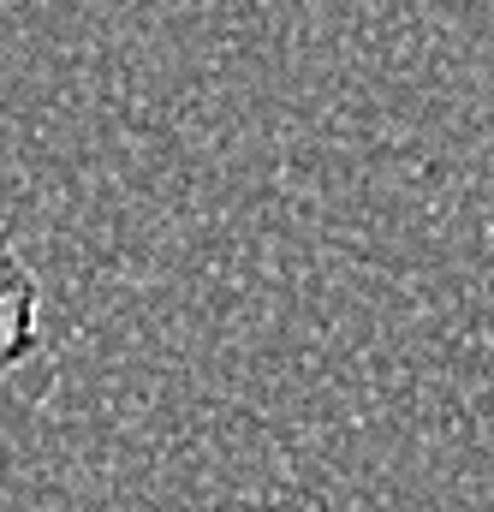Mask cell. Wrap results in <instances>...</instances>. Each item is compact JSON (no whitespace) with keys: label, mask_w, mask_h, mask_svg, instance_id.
I'll return each instance as SVG.
<instances>
[{"label":"cell","mask_w":494,"mask_h":512,"mask_svg":"<svg viewBox=\"0 0 494 512\" xmlns=\"http://www.w3.org/2000/svg\"><path fill=\"white\" fill-rule=\"evenodd\" d=\"M42 346V292L24 256L0 239V376L18 370Z\"/></svg>","instance_id":"1"}]
</instances>
